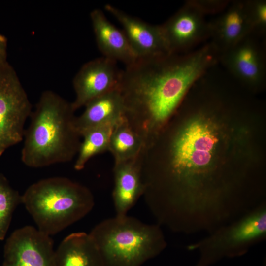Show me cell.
I'll list each match as a JSON object with an SVG mask.
<instances>
[{
    "label": "cell",
    "instance_id": "cell-1",
    "mask_svg": "<svg viewBox=\"0 0 266 266\" xmlns=\"http://www.w3.org/2000/svg\"><path fill=\"white\" fill-rule=\"evenodd\" d=\"M211 42L189 52L137 59L122 70L118 87L124 118L150 144L177 110L189 89L219 61Z\"/></svg>",
    "mask_w": 266,
    "mask_h": 266
},
{
    "label": "cell",
    "instance_id": "cell-2",
    "mask_svg": "<svg viewBox=\"0 0 266 266\" xmlns=\"http://www.w3.org/2000/svg\"><path fill=\"white\" fill-rule=\"evenodd\" d=\"M72 103L52 90L43 91L25 130L21 161L40 168L71 161L77 156L81 137L75 126Z\"/></svg>",
    "mask_w": 266,
    "mask_h": 266
},
{
    "label": "cell",
    "instance_id": "cell-3",
    "mask_svg": "<svg viewBox=\"0 0 266 266\" xmlns=\"http://www.w3.org/2000/svg\"><path fill=\"white\" fill-rule=\"evenodd\" d=\"M22 203L37 229L51 236L87 215L92 210L95 200L85 186L59 176L31 185L22 195Z\"/></svg>",
    "mask_w": 266,
    "mask_h": 266
},
{
    "label": "cell",
    "instance_id": "cell-4",
    "mask_svg": "<svg viewBox=\"0 0 266 266\" xmlns=\"http://www.w3.org/2000/svg\"><path fill=\"white\" fill-rule=\"evenodd\" d=\"M89 234L104 266H141L167 246L161 226L127 215L106 219Z\"/></svg>",
    "mask_w": 266,
    "mask_h": 266
},
{
    "label": "cell",
    "instance_id": "cell-5",
    "mask_svg": "<svg viewBox=\"0 0 266 266\" xmlns=\"http://www.w3.org/2000/svg\"><path fill=\"white\" fill-rule=\"evenodd\" d=\"M266 238V203H262L234 221L222 226L208 236L190 244L188 250H198L197 266H207L223 257L240 256Z\"/></svg>",
    "mask_w": 266,
    "mask_h": 266
},
{
    "label": "cell",
    "instance_id": "cell-6",
    "mask_svg": "<svg viewBox=\"0 0 266 266\" xmlns=\"http://www.w3.org/2000/svg\"><path fill=\"white\" fill-rule=\"evenodd\" d=\"M28 95L13 67L0 65V156L23 140L25 125L32 111Z\"/></svg>",
    "mask_w": 266,
    "mask_h": 266
},
{
    "label": "cell",
    "instance_id": "cell-7",
    "mask_svg": "<svg viewBox=\"0 0 266 266\" xmlns=\"http://www.w3.org/2000/svg\"><path fill=\"white\" fill-rule=\"evenodd\" d=\"M205 16L189 0L171 17L160 25L169 54H183L210 38L209 23Z\"/></svg>",
    "mask_w": 266,
    "mask_h": 266
},
{
    "label": "cell",
    "instance_id": "cell-8",
    "mask_svg": "<svg viewBox=\"0 0 266 266\" xmlns=\"http://www.w3.org/2000/svg\"><path fill=\"white\" fill-rule=\"evenodd\" d=\"M266 38L250 34L220 54L219 61L232 77L257 88L266 78Z\"/></svg>",
    "mask_w": 266,
    "mask_h": 266
},
{
    "label": "cell",
    "instance_id": "cell-9",
    "mask_svg": "<svg viewBox=\"0 0 266 266\" xmlns=\"http://www.w3.org/2000/svg\"><path fill=\"white\" fill-rule=\"evenodd\" d=\"M50 236L26 226L14 231L4 246L1 266H55Z\"/></svg>",
    "mask_w": 266,
    "mask_h": 266
},
{
    "label": "cell",
    "instance_id": "cell-10",
    "mask_svg": "<svg viewBox=\"0 0 266 266\" xmlns=\"http://www.w3.org/2000/svg\"><path fill=\"white\" fill-rule=\"evenodd\" d=\"M116 63L102 57L88 61L81 66L72 81L75 98L71 103L75 111L118 88L122 71L118 69Z\"/></svg>",
    "mask_w": 266,
    "mask_h": 266
},
{
    "label": "cell",
    "instance_id": "cell-11",
    "mask_svg": "<svg viewBox=\"0 0 266 266\" xmlns=\"http://www.w3.org/2000/svg\"><path fill=\"white\" fill-rule=\"evenodd\" d=\"M105 9L122 25L123 31L137 59L169 54L160 25L148 24L109 4L105 5Z\"/></svg>",
    "mask_w": 266,
    "mask_h": 266
},
{
    "label": "cell",
    "instance_id": "cell-12",
    "mask_svg": "<svg viewBox=\"0 0 266 266\" xmlns=\"http://www.w3.org/2000/svg\"><path fill=\"white\" fill-rule=\"evenodd\" d=\"M209 23L210 41L220 54L252 33L246 0L231 1L223 12Z\"/></svg>",
    "mask_w": 266,
    "mask_h": 266
},
{
    "label": "cell",
    "instance_id": "cell-13",
    "mask_svg": "<svg viewBox=\"0 0 266 266\" xmlns=\"http://www.w3.org/2000/svg\"><path fill=\"white\" fill-rule=\"evenodd\" d=\"M112 199L116 216L122 217L135 204L144 192L139 155L114 163Z\"/></svg>",
    "mask_w": 266,
    "mask_h": 266
},
{
    "label": "cell",
    "instance_id": "cell-14",
    "mask_svg": "<svg viewBox=\"0 0 266 266\" xmlns=\"http://www.w3.org/2000/svg\"><path fill=\"white\" fill-rule=\"evenodd\" d=\"M90 19L98 47L103 57L122 62L126 66L136 61L137 58L123 31L113 25L102 10H92Z\"/></svg>",
    "mask_w": 266,
    "mask_h": 266
},
{
    "label": "cell",
    "instance_id": "cell-15",
    "mask_svg": "<svg viewBox=\"0 0 266 266\" xmlns=\"http://www.w3.org/2000/svg\"><path fill=\"white\" fill-rule=\"evenodd\" d=\"M124 106L118 88L90 101L83 112L76 116V129L81 137L86 131L109 123H116L124 118Z\"/></svg>",
    "mask_w": 266,
    "mask_h": 266
},
{
    "label": "cell",
    "instance_id": "cell-16",
    "mask_svg": "<svg viewBox=\"0 0 266 266\" xmlns=\"http://www.w3.org/2000/svg\"><path fill=\"white\" fill-rule=\"evenodd\" d=\"M55 266H104L101 255L89 233H72L55 252Z\"/></svg>",
    "mask_w": 266,
    "mask_h": 266
},
{
    "label": "cell",
    "instance_id": "cell-17",
    "mask_svg": "<svg viewBox=\"0 0 266 266\" xmlns=\"http://www.w3.org/2000/svg\"><path fill=\"white\" fill-rule=\"evenodd\" d=\"M144 146L141 137L123 118L114 127L108 146L114 163L137 157Z\"/></svg>",
    "mask_w": 266,
    "mask_h": 266
},
{
    "label": "cell",
    "instance_id": "cell-18",
    "mask_svg": "<svg viewBox=\"0 0 266 266\" xmlns=\"http://www.w3.org/2000/svg\"><path fill=\"white\" fill-rule=\"evenodd\" d=\"M117 123L97 127L82 134L83 140L81 141L77 154L74 166L75 169L82 170L91 158L108 151L110 136L114 127Z\"/></svg>",
    "mask_w": 266,
    "mask_h": 266
},
{
    "label": "cell",
    "instance_id": "cell-19",
    "mask_svg": "<svg viewBox=\"0 0 266 266\" xmlns=\"http://www.w3.org/2000/svg\"><path fill=\"white\" fill-rule=\"evenodd\" d=\"M20 203H22V195L0 173V240L4 239L13 213Z\"/></svg>",
    "mask_w": 266,
    "mask_h": 266
},
{
    "label": "cell",
    "instance_id": "cell-20",
    "mask_svg": "<svg viewBox=\"0 0 266 266\" xmlns=\"http://www.w3.org/2000/svg\"><path fill=\"white\" fill-rule=\"evenodd\" d=\"M248 14L252 29V34L266 38V1L246 0Z\"/></svg>",
    "mask_w": 266,
    "mask_h": 266
},
{
    "label": "cell",
    "instance_id": "cell-21",
    "mask_svg": "<svg viewBox=\"0 0 266 266\" xmlns=\"http://www.w3.org/2000/svg\"><path fill=\"white\" fill-rule=\"evenodd\" d=\"M189 1L205 16L221 13L231 1L229 0H189Z\"/></svg>",
    "mask_w": 266,
    "mask_h": 266
},
{
    "label": "cell",
    "instance_id": "cell-22",
    "mask_svg": "<svg viewBox=\"0 0 266 266\" xmlns=\"http://www.w3.org/2000/svg\"><path fill=\"white\" fill-rule=\"evenodd\" d=\"M7 39L0 33V65L7 61Z\"/></svg>",
    "mask_w": 266,
    "mask_h": 266
}]
</instances>
